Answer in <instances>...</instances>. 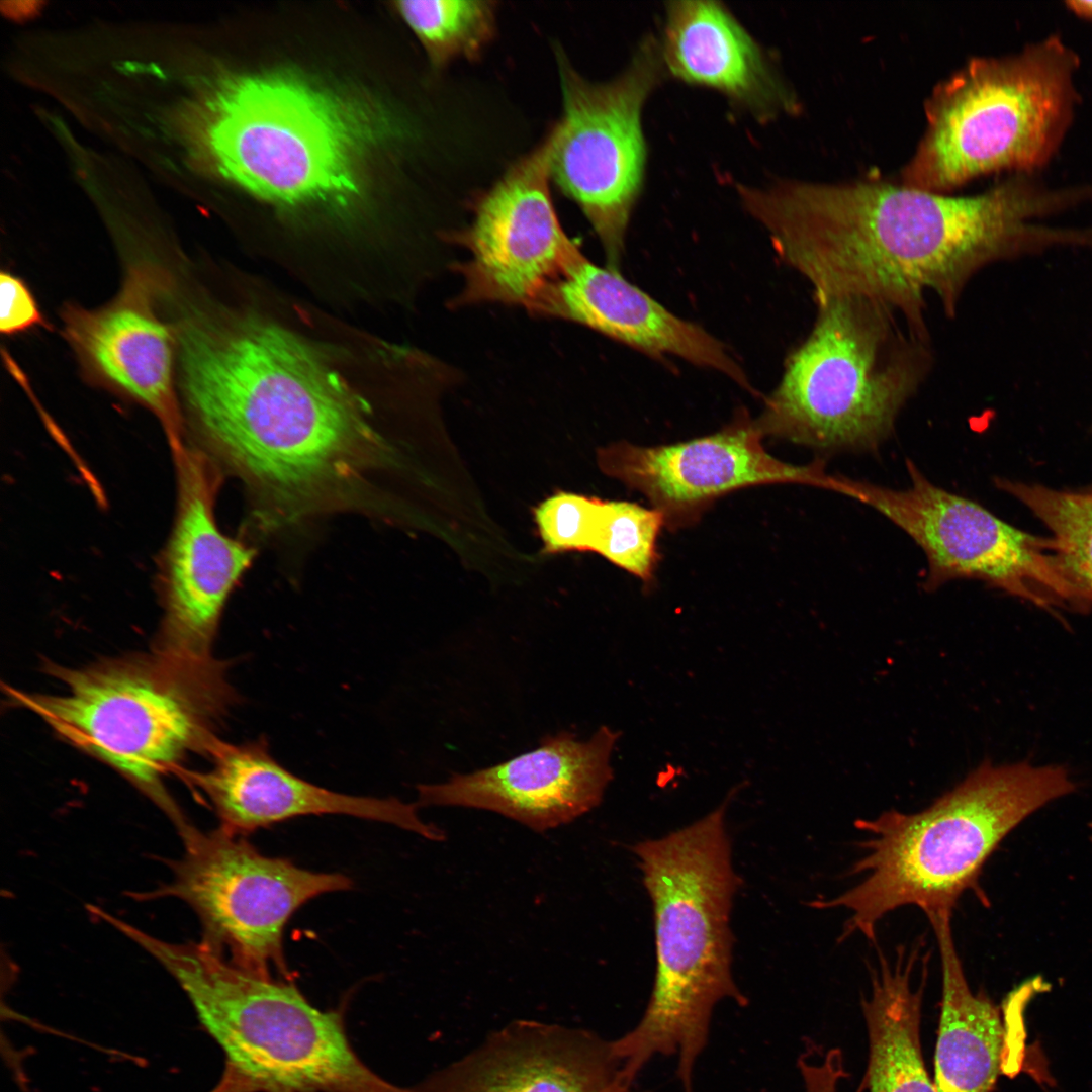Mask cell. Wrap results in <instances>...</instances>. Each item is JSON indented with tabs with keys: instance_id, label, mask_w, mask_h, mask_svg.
Returning a JSON list of instances; mask_svg holds the SVG:
<instances>
[{
	"instance_id": "obj_3",
	"label": "cell",
	"mask_w": 1092,
	"mask_h": 1092,
	"mask_svg": "<svg viewBox=\"0 0 1092 1092\" xmlns=\"http://www.w3.org/2000/svg\"><path fill=\"white\" fill-rule=\"evenodd\" d=\"M740 788L698 821L632 847L652 901L656 970L640 1020L611 1041L630 1083L654 1058L672 1056L682 1092H694L715 1007L727 999L748 1003L731 972L730 912L740 881L725 827Z\"/></svg>"
},
{
	"instance_id": "obj_24",
	"label": "cell",
	"mask_w": 1092,
	"mask_h": 1092,
	"mask_svg": "<svg viewBox=\"0 0 1092 1092\" xmlns=\"http://www.w3.org/2000/svg\"><path fill=\"white\" fill-rule=\"evenodd\" d=\"M394 6L437 67L457 58L477 59L495 32L493 1H398Z\"/></svg>"
},
{
	"instance_id": "obj_18",
	"label": "cell",
	"mask_w": 1092,
	"mask_h": 1092,
	"mask_svg": "<svg viewBox=\"0 0 1092 1092\" xmlns=\"http://www.w3.org/2000/svg\"><path fill=\"white\" fill-rule=\"evenodd\" d=\"M210 752L211 766L194 781L229 832L246 835L296 817L339 814L392 824L433 841L445 838L419 817L417 804L334 792L289 771L264 738L241 744L218 740Z\"/></svg>"
},
{
	"instance_id": "obj_27",
	"label": "cell",
	"mask_w": 1092,
	"mask_h": 1092,
	"mask_svg": "<svg viewBox=\"0 0 1092 1092\" xmlns=\"http://www.w3.org/2000/svg\"><path fill=\"white\" fill-rule=\"evenodd\" d=\"M605 500L571 492H557L535 510L547 552L592 551Z\"/></svg>"
},
{
	"instance_id": "obj_6",
	"label": "cell",
	"mask_w": 1092,
	"mask_h": 1092,
	"mask_svg": "<svg viewBox=\"0 0 1092 1092\" xmlns=\"http://www.w3.org/2000/svg\"><path fill=\"white\" fill-rule=\"evenodd\" d=\"M142 947L178 982L225 1055L210 1092H424L374 1073L340 1013L314 1007L289 979L247 970L201 941L147 935Z\"/></svg>"
},
{
	"instance_id": "obj_26",
	"label": "cell",
	"mask_w": 1092,
	"mask_h": 1092,
	"mask_svg": "<svg viewBox=\"0 0 1092 1092\" xmlns=\"http://www.w3.org/2000/svg\"><path fill=\"white\" fill-rule=\"evenodd\" d=\"M663 527V516L654 508L605 500L592 552L636 576L649 589L659 559L657 538Z\"/></svg>"
},
{
	"instance_id": "obj_16",
	"label": "cell",
	"mask_w": 1092,
	"mask_h": 1092,
	"mask_svg": "<svg viewBox=\"0 0 1092 1092\" xmlns=\"http://www.w3.org/2000/svg\"><path fill=\"white\" fill-rule=\"evenodd\" d=\"M620 735L602 726L585 741L568 731L546 736L507 761L419 785L417 805L492 811L536 832L557 828L600 805L614 778L610 758Z\"/></svg>"
},
{
	"instance_id": "obj_30",
	"label": "cell",
	"mask_w": 1092,
	"mask_h": 1092,
	"mask_svg": "<svg viewBox=\"0 0 1092 1092\" xmlns=\"http://www.w3.org/2000/svg\"><path fill=\"white\" fill-rule=\"evenodd\" d=\"M1066 5L1077 16L1092 20V0H1073Z\"/></svg>"
},
{
	"instance_id": "obj_12",
	"label": "cell",
	"mask_w": 1092,
	"mask_h": 1092,
	"mask_svg": "<svg viewBox=\"0 0 1092 1092\" xmlns=\"http://www.w3.org/2000/svg\"><path fill=\"white\" fill-rule=\"evenodd\" d=\"M906 464V488L832 475L829 490L876 510L923 550L925 590L969 578L1040 607L1090 605L1057 554L1053 538L1007 524L974 500L933 484L912 461Z\"/></svg>"
},
{
	"instance_id": "obj_28",
	"label": "cell",
	"mask_w": 1092,
	"mask_h": 1092,
	"mask_svg": "<svg viewBox=\"0 0 1092 1092\" xmlns=\"http://www.w3.org/2000/svg\"><path fill=\"white\" fill-rule=\"evenodd\" d=\"M46 325L37 303L23 280L2 271L0 274V331L13 335Z\"/></svg>"
},
{
	"instance_id": "obj_25",
	"label": "cell",
	"mask_w": 1092,
	"mask_h": 1092,
	"mask_svg": "<svg viewBox=\"0 0 1092 1092\" xmlns=\"http://www.w3.org/2000/svg\"><path fill=\"white\" fill-rule=\"evenodd\" d=\"M996 484L1045 524L1057 554L1092 604V491H1062L1007 479Z\"/></svg>"
},
{
	"instance_id": "obj_22",
	"label": "cell",
	"mask_w": 1092,
	"mask_h": 1092,
	"mask_svg": "<svg viewBox=\"0 0 1092 1092\" xmlns=\"http://www.w3.org/2000/svg\"><path fill=\"white\" fill-rule=\"evenodd\" d=\"M951 914L927 916L941 961L942 996L933 1082L937 1092H990L1003 1067L1005 1027L998 1008L968 984Z\"/></svg>"
},
{
	"instance_id": "obj_17",
	"label": "cell",
	"mask_w": 1092,
	"mask_h": 1092,
	"mask_svg": "<svg viewBox=\"0 0 1092 1092\" xmlns=\"http://www.w3.org/2000/svg\"><path fill=\"white\" fill-rule=\"evenodd\" d=\"M162 283L152 267H132L105 307L66 308L64 332L92 374L156 416L171 446L186 440V428L174 385V332L156 312Z\"/></svg>"
},
{
	"instance_id": "obj_29",
	"label": "cell",
	"mask_w": 1092,
	"mask_h": 1092,
	"mask_svg": "<svg viewBox=\"0 0 1092 1092\" xmlns=\"http://www.w3.org/2000/svg\"><path fill=\"white\" fill-rule=\"evenodd\" d=\"M805 1092H837L839 1082L847 1077L842 1052L833 1048L826 1052L809 1044L798 1059ZM862 1085L857 1092H861Z\"/></svg>"
},
{
	"instance_id": "obj_14",
	"label": "cell",
	"mask_w": 1092,
	"mask_h": 1092,
	"mask_svg": "<svg viewBox=\"0 0 1092 1092\" xmlns=\"http://www.w3.org/2000/svg\"><path fill=\"white\" fill-rule=\"evenodd\" d=\"M176 509L158 566L164 615L162 654L182 661L211 658L226 601L254 551L224 535L216 524V463L198 445L170 447Z\"/></svg>"
},
{
	"instance_id": "obj_4",
	"label": "cell",
	"mask_w": 1092,
	"mask_h": 1092,
	"mask_svg": "<svg viewBox=\"0 0 1092 1092\" xmlns=\"http://www.w3.org/2000/svg\"><path fill=\"white\" fill-rule=\"evenodd\" d=\"M1075 789L1059 765L985 761L920 812L889 810L857 819L854 826L868 838L850 875L860 881L811 906L847 910L841 937L859 933L875 942L878 923L903 906H916L927 917L952 913L967 891L984 901L979 877L998 844L1030 814Z\"/></svg>"
},
{
	"instance_id": "obj_7",
	"label": "cell",
	"mask_w": 1092,
	"mask_h": 1092,
	"mask_svg": "<svg viewBox=\"0 0 1092 1092\" xmlns=\"http://www.w3.org/2000/svg\"><path fill=\"white\" fill-rule=\"evenodd\" d=\"M55 695L15 692L60 736L119 770L169 816L179 835L192 825L162 777L187 752L218 741L213 730L235 704L225 664L165 655L62 671Z\"/></svg>"
},
{
	"instance_id": "obj_23",
	"label": "cell",
	"mask_w": 1092,
	"mask_h": 1092,
	"mask_svg": "<svg viewBox=\"0 0 1092 1092\" xmlns=\"http://www.w3.org/2000/svg\"><path fill=\"white\" fill-rule=\"evenodd\" d=\"M918 948L899 951L894 964L879 954L872 972L871 993L862 1001L869 1037V1061L863 1078L869 1092H937L927 1072L920 1024L927 968L918 988L911 975Z\"/></svg>"
},
{
	"instance_id": "obj_19",
	"label": "cell",
	"mask_w": 1092,
	"mask_h": 1092,
	"mask_svg": "<svg viewBox=\"0 0 1092 1092\" xmlns=\"http://www.w3.org/2000/svg\"><path fill=\"white\" fill-rule=\"evenodd\" d=\"M531 313L582 325L654 358H681L755 392L723 343L670 312L618 269L597 265L582 251L543 292Z\"/></svg>"
},
{
	"instance_id": "obj_9",
	"label": "cell",
	"mask_w": 1092,
	"mask_h": 1092,
	"mask_svg": "<svg viewBox=\"0 0 1092 1092\" xmlns=\"http://www.w3.org/2000/svg\"><path fill=\"white\" fill-rule=\"evenodd\" d=\"M357 101L281 73L226 76L207 94L200 147L223 178L282 204L346 202L374 134Z\"/></svg>"
},
{
	"instance_id": "obj_13",
	"label": "cell",
	"mask_w": 1092,
	"mask_h": 1092,
	"mask_svg": "<svg viewBox=\"0 0 1092 1092\" xmlns=\"http://www.w3.org/2000/svg\"><path fill=\"white\" fill-rule=\"evenodd\" d=\"M553 135L514 163L474 203L468 226L447 240L468 252L454 307L481 303L529 312L581 251L564 232L549 189Z\"/></svg>"
},
{
	"instance_id": "obj_10",
	"label": "cell",
	"mask_w": 1092,
	"mask_h": 1092,
	"mask_svg": "<svg viewBox=\"0 0 1092 1092\" xmlns=\"http://www.w3.org/2000/svg\"><path fill=\"white\" fill-rule=\"evenodd\" d=\"M563 116L552 128L551 177L581 209L618 269L647 164L642 112L665 77L659 40L645 36L614 79L590 82L556 53Z\"/></svg>"
},
{
	"instance_id": "obj_31",
	"label": "cell",
	"mask_w": 1092,
	"mask_h": 1092,
	"mask_svg": "<svg viewBox=\"0 0 1092 1092\" xmlns=\"http://www.w3.org/2000/svg\"><path fill=\"white\" fill-rule=\"evenodd\" d=\"M1090 828H1091V831H1092V823L1090 824ZM1091 841H1092V833H1091Z\"/></svg>"
},
{
	"instance_id": "obj_8",
	"label": "cell",
	"mask_w": 1092,
	"mask_h": 1092,
	"mask_svg": "<svg viewBox=\"0 0 1092 1092\" xmlns=\"http://www.w3.org/2000/svg\"><path fill=\"white\" fill-rule=\"evenodd\" d=\"M1080 61L1059 36L1004 57H977L939 82L903 184L944 193L978 176L1032 174L1060 148L1078 101Z\"/></svg>"
},
{
	"instance_id": "obj_2",
	"label": "cell",
	"mask_w": 1092,
	"mask_h": 1092,
	"mask_svg": "<svg viewBox=\"0 0 1092 1092\" xmlns=\"http://www.w3.org/2000/svg\"><path fill=\"white\" fill-rule=\"evenodd\" d=\"M176 340L198 446L247 483L267 522L341 504L389 461L366 401L291 332L194 316Z\"/></svg>"
},
{
	"instance_id": "obj_20",
	"label": "cell",
	"mask_w": 1092,
	"mask_h": 1092,
	"mask_svg": "<svg viewBox=\"0 0 1092 1092\" xmlns=\"http://www.w3.org/2000/svg\"><path fill=\"white\" fill-rule=\"evenodd\" d=\"M424 1092H652L623 1076L611 1041L581 1029L518 1021L432 1077Z\"/></svg>"
},
{
	"instance_id": "obj_11",
	"label": "cell",
	"mask_w": 1092,
	"mask_h": 1092,
	"mask_svg": "<svg viewBox=\"0 0 1092 1092\" xmlns=\"http://www.w3.org/2000/svg\"><path fill=\"white\" fill-rule=\"evenodd\" d=\"M181 838L184 852L169 862L171 881L132 897L185 902L201 922V942L258 974L290 978L283 950L289 919L311 899L352 887L343 874L266 856L220 826L207 832L192 826Z\"/></svg>"
},
{
	"instance_id": "obj_5",
	"label": "cell",
	"mask_w": 1092,
	"mask_h": 1092,
	"mask_svg": "<svg viewBox=\"0 0 1092 1092\" xmlns=\"http://www.w3.org/2000/svg\"><path fill=\"white\" fill-rule=\"evenodd\" d=\"M815 304L808 336L755 423L764 437L818 451H872L931 370L928 328L867 296Z\"/></svg>"
},
{
	"instance_id": "obj_1",
	"label": "cell",
	"mask_w": 1092,
	"mask_h": 1092,
	"mask_svg": "<svg viewBox=\"0 0 1092 1092\" xmlns=\"http://www.w3.org/2000/svg\"><path fill=\"white\" fill-rule=\"evenodd\" d=\"M1029 175L1015 173L964 196L877 179H780L736 190L814 300L867 296L927 327V292L953 317L967 285L986 267L1076 248L1074 226L1048 222L1072 207L1070 191L1039 186Z\"/></svg>"
},
{
	"instance_id": "obj_21",
	"label": "cell",
	"mask_w": 1092,
	"mask_h": 1092,
	"mask_svg": "<svg viewBox=\"0 0 1092 1092\" xmlns=\"http://www.w3.org/2000/svg\"><path fill=\"white\" fill-rule=\"evenodd\" d=\"M659 43L666 73L719 92L761 122L799 109L760 44L721 2H667Z\"/></svg>"
},
{
	"instance_id": "obj_15",
	"label": "cell",
	"mask_w": 1092,
	"mask_h": 1092,
	"mask_svg": "<svg viewBox=\"0 0 1092 1092\" xmlns=\"http://www.w3.org/2000/svg\"><path fill=\"white\" fill-rule=\"evenodd\" d=\"M755 419L738 412L720 431L685 442L637 446L620 442L598 453L601 470L642 493L668 530L695 525L720 497L768 484L828 489L824 462L795 465L771 456Z\"/></svg>"
}]
</instances>
